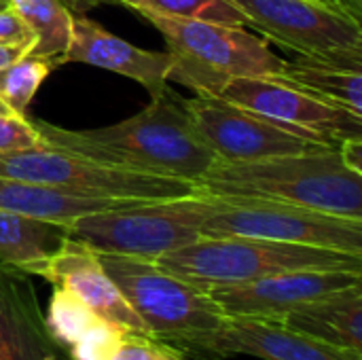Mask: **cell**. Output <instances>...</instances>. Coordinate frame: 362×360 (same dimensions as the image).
Returning <instances> with one entry per match:
<instances>
[{
    "label": "cell",
    "mask_w": 362,
    "mask_h": 360,
    "mask_svg": "<svg viewBox=\"0 0 362 360\" xmlns=\"http://www.w3.org/2000/svg\"><path fill=\"white\" fill-rule=\"evenodd\" d=\"M45 146L153 176L197 182L218 159L199 138L180 95L168 87L138 115L115 125L66 129L34 121Z\"/></svg>",
    "instance_id": "6da1fadb"
},
{
    "label": "cell",
    "mask_w": 362,
    "mask_h": 360,
    "mask_svg": "<svg viewBox=\"0 0 362 360\" xmlns=\"http://www.w3.org/2000/svg\"><path fill=\"white\" fill-rule=\"evenodd\" d=\"M214 197H259L362 221V174L337 149L272 157L248 163L216 161L197 182Z\"/></svg>",
    "instance_id": "7a4b0ae2"
},
{
    "label": "cell",
    "mask_w": 362,
    "mask_h": 360,
    "mask_svg": "<svg viewBox=\"0 0 362 360\" xmlns=\"http://www.w3.org/2000/svg\"><path fill=\"white\" fill-rule=\"evenodd\" d=\"M98 257L153 339L182 356L216 360L212 346L227 316L208 291L170 274L157 261L100 252Z\"/></svg>",
    "instance_id": "3957f363"
},
{
    "label": "cell",
    "mask_w": 362,
    "mask_h": 360,
    "mask_svg": "<svg viewBox=\"0 0 362 360\" xmlns=\"http://www.w3.org/2000/svg\"><path fill=\"white\" fill-rule=\"evenodd\" d=\"M163 36L170 53L168 81L195 89L202 95H218L240 76H278L284 59L265 38L244 25H223L180 19L153 11H140Z\"/></svg>",
    "instance_id": "277c9868"
},
{
    "label": "cell",
    "mask_w": 362,
    "mask_h": 360,
    "mask_svg": "<svg viewBox=\"0 0 362 360\" xmlns=\"http://www.w3.org/2000/svg\"><path fill=\"white\" fill-rule=\"evenodd\" d=\"M157 263L202 291L299 269L362 272L361 255L257 238L202 236L199 240L159 257Z\"/></svg>",
    "instance_id": "5b68a950"
},
{
    "label": "cell",
    "mask_w": 362,
    "mask_h": 360,
    "mask_svg": "<svg viewBox=\"0 0 362 360\" xmlns=\"http://www.w3.org/2000/svg\"><path fill=\"white\" fill-rule=\"evenodd\" d=\"M208 212L210 197L204 193L144 199L78 216L68 223V233L100 255L157 261L199 240Z\"/></svg>",
    "instance_id": "8992f818"
},
{
    "label": "cell",
    "mask_w": 362,
    "mask_h": 360,
    "mask_svg": "<svg viewBox=\"0 0 362 360\" xmlns=\"http://www.w3.org/2000/svg\"><path fill=\"white\" fill-rule=\"evenodd\" d=\"M210 197L204 238H257L362 257V221L259 197Z\"/></svg>",
    "instance_id": "52a82bcc"
},
{
    "label": "cell",
    "mask_w": 362,
    "mask_h": 360,
    "mask_svg": "<svg viewBox=\"0 0 362 360\" xmlns=\"http://www.w3.org/2000/svg\"><path fill=\"white\" fill-rule=\"evenodd\" d=\"M0 176L34 185H47L72 195L112 199H170L197 193L182 178L153 176L117 166H106L76 153L51 146L0 155Z\"/></svg>",
    "instance_id": "ba28073f"
},
{
    "label": "cell",
    "mask_w": 362,
    "mask_h": 360,
    "mask_svg": "<svg viewBox=\"0 0 362 360\" xmlns=\"http://www.w3.org/2000/svg\"><path fill=\"white\" fill-rule=\"evenodd\" d=\"M267 38L299 55L362 72V25L344 8L320 0H231Z\"/></svg>",
    "instance_id": "9c48e42d"
},
{
    "label": "cell",
    "mask_w": 362,
    "mask_h": 360,
    "mask_svg": "<svg viewBox=\"0 0 362 360\" xmlns=\"http://www.w3.org/2000/svg\"><path fill=\"white\" fill-rule=\"evenodd\" d=\"M185 108L204 144L223 163H248L284 155L339 149L305 132L276 123L221 95L197 93Z\"/></svg>",
    "instance_id": "30bf717a"
},
{
    "label": "cell",
    "mask_w": 362,
    "mask_h": 360,
    "mask_svg": "<svg viewBox=\"0 0 362 360\" xmlns=\"http://www.w3.org/2000/svg\"><path fill=\"white\" fill-rule=\"evenodd\" d=\"M218 95L337 146L344 140L362 138V115L331 104L278 76H240L229 81Z\"/></svg>",
    "instance_id": "8fae6325"
},
{
    "label": "cell",
    "mask_w": 362,
    "mask_h": 360,
    "mask_svg": "<svg viewBox=\"0 0 362 360\" xmlns=\"http://www.w3.org/2000/svg\"><path fill=\"white\" fill-rule=\"evenodd\" d=\"M354 284H362V272L299 269L244 284L216 286L208 293L227 318L282 320L293 308Z\"/></svg>",
    "instance_id": "7c38bea8"
},
{
    "label": "cell",
    "mask_w": 362,
    "mask_h": 360,
    "mask_svg": "<svg viewBox=\"0 0 362 360\" xmlns=\"http://www.w3.org/2000/svg\"><path fill=\"white\" fill-rule=\"evenodd\" d=\"M34 276L47 280L51 286L74 293L102 320L136 335H148L142 320L129 308L112 278L100 263V257L89 246L68 238L66 244L45 263ZM151 337V335H148Z\"/></svg>",
    "instance_id": "4fadbf2b"
},
{
    "label": "cell",
    "mask_w": 362,
    "mask_h": 360,
    "mask_svg": "<svg viewBox=\"0 0 362 360\" xmlns=\"http://www.w3.org/2000/svg\"><path fill=\"white\" fill-rule=\"evenodd\" d=\"M70 62L89 64L127 76L146 87L151 98L168 87V72L172 64L168 51L140 49L108 32L85 13H72V34L62 57V66Z\"/></svg>",
    "instance_id": "5bb4252c"
},
{
    "label": "cell",
    "mask_w": 362,
    "mask_h": 360,
    "mask_svg": "<svg viewBox=\"0 0 362 360\" xmlns=\"http://www.w3.org/2000/svg\"><path fill=\"white\" fill-rule=\"evenodd\" d=\"M0 360H70L40 310L32 276L0 263Z\"/></svg>",
    "instance_id": "9a60e30c"
},
{
    "label": "cell",
    "mask_w": 362,
    "mask_h": 360,
    "mask_svg": "<svg viewBox=\"0 0 362 360\" xmlns=\"http://www.w3.org/2000/svg\"><path fill=\"white\" fill-rule=\"evenodd\" d=\"M212 350L216 360L238 354L263 360H362L358 352L320 344L280 320L263 318H227Z\"/></svg>",
    "instance_id": "2e32d148"
},
{
    "label": "cell",
    "mask_w": 362,
    "mask_h": 360,
    "mask_svg": "<svg viewBox=\"0 0 362 360\" xmlns=\"http://www.w3.org/2000/svg\"><path fill=\"white\" fill-rule=\"evenodd\" d=\"M280 323L320 344L362 354V284L305 301Z\"/></svg>",
    "instance_id": "e0dca14e"
},
{
    "label": "cell",
    "mask_w": 362,
    "mask_h": 360,
    "mask_svg": "<svg viewBox=\"0 0 362 360\" xmlns=\"http://www.w3.org/2000/svg\"><path fill=\"white\" fill-rule=\"evenodd\" d=\"M132 202L136 199L72 195V193H64L47 185H34V182L0 176V210L47 219V221L70 223L78 216L100 212V210L121 208Z\"/></svg>",
    "instance_id": "ac0fdd59"
},
{
    "label": "cell",
    "mask_w": 362,
    "mask_h": 360,
    "mask_svg": "<svg viewBox=\"0 0 362 360\" xmlns=\"http://www.w3.org/2000/svg\"><path fill=\"white\" fill-rule=\"evenodd\" d=\"M70 238L68 223L0 210V263L30 276Z\"/></svg>",
    "instance_id": "d6986e66"
},
{
    "label": "cell",
    "mask_w": 362,
    "mask_h": 360,
    "mask_svg": "<svg viewBox=\"0 0 362 360\" xmlns=\"http://www.w3.org/2000/svg\"><path fill=\"white\" fill-rule=\"evenodd\" d=\"M278 79L295 87H301L331 104L344 106L356 115H362L361 70H350L346 66L312 55H299L293 62L284 59Z\"/></svg>",
    "instance_id": "ffe728a7"
},
{
    "label": "cell",
    "mask_w": 362,
    "mask_h": 360,
    "mask_svg": "<svg viewBox=\"0 0 362 360\" xmlns=\"http://www.w3.org/2000/svg\"><path fill=\"white\" fill-rule=\"evenodd\" d=\"M11 8L25 21L34 40L30 55L51 59L62 66V57L70 45L72 34V11L64 0H6Z\"/></svg>",
    "instance_id": "44dd1931"
},
{
    "label": "cell",
    "mask_w": 362,
    "mask_h": 360,
    "mask_svg": "<svg viewBox=\"0 0 362 360\" xmlns=\"http://www.w3.org/2000/svg\"><path fill=\"white\" fill-rule=\"evenodd\" d=\"M55 68L51 59L38 55H21L0 68V100L15 112L25 115L36 91Z\"/></svg>",
    "instance_id": "7402d4cb"
},
{
    "label": "cell",
    "mask_w": 362,
    "mask_h": 360,
    "mask_svg": "<svg viewBox=\"0 0 362 360\" xmlns=\"http://www.w3.org/2000/svg\"><path fill=\"white\" fill-rule=\"evenodd\" d=\"M45 320L49 325V331L53 333V337L68 352L102 318L87 303H83L74 293L53 286Z\"/></svg>",
    "instance_id": "603a6c76"
},
{
    "label": "cell",
    "mask_w": 362,
    "mask_h": 360,
    "mask_svg": "<svg viewBox=\"0 0 362 360\" xmlns=\"http://www.w3.org/2000/svg\"><path fill=\"white\" fill-rule=\"evenodd\" d=\"M142 11L223 25H246L244 13L231 0H146Z\"/></svg>",
    "instance_id": "cb8c5ba5"
},
{
    "label": "cell",
    "mask_w": 362,
    "mask_h": 360,
    "mask_svg": "<svg viewBox=\"0 0 362 360\" xmlns=\"http://www.w3.org/2000/svg\"><path fill=\"white\" fill-rule=\"evenodd\" d=\"M125 335L127 331L100 320L68 350V356L70 360H110Z\"/></svg>",
    "instance_id": "d4e9b609"
},
{
    "label": "cell",
    "mask_w": 362,
    "mask_h": 360,
    "mask_svg": "<svg viewBox=\"0 0 362 360\" xmlns=\"http://www.w3.org/2000/svg\"><path fill=\"white\" fill-rule=\"evenodd\" d=\"M40 146H45V142L28 115L0 112V155L32 151Z\"/></svg>",
    "instance_id": "484cf974"
},
{
    "label": "cell",
    "mask_w": 362,
    "mask_h": 360,
    "mask_svg": "<svg viewBox=\"0 0 362 360\" xmlns=\"http://www.w3.org/2000/svg\"><path fill=\"white\" fill-rule=\"evenodd\" d=\"M32 32L25 25V21L17 15L15 8L8 4L0 8V45H11V47H25L30 51L32 47Z\"/></svg>",
    "instance_id": "4316f807"
},
{
    "label": "cell",
    "mask_w": 362,
    "mask_h": 360,
    "mask_svg": "<svg viewBox=\"0 0 362 360\" xmlns=\"http://www.w3.org/2000/svg\"><path fill=\"white\" fill-rule=\"evenodd\" d=\"M161 346H165V344H161L148 335L127 333L121 339V344L117 346L110 360H153V356L159 352Z\"/></svg>",
    "instance_id": "83f0119b"
},
{
    "label": "cell",
    "mask_w": 362,
    "mask_h": 360,
    "mask_svg": "<svg viewBox=\"0 0 362 360\" xmlns=\"http://www.w3.org/2000/svg\"><path fill=\"white\" fill-rule=\"evenodd\" d=\"M123 4L127 8H134L136 13H140L144 6H146V0H64V4L72 11V13H87L89 8L93 6H100V4Z\"/></svg>",
    "instance_id": "f1b7e54d"
},
{
    "label": "cell",
    "mask_w": 362,
    "mask_h": 360,
    "mask_svg": "<svg viewBox=\"0 0 362 360\" xmlns=\"http://www.w3.org/2000/svg\"><path fill=\"white\" fill-rule=\"evenodd\" d=\"M339 155L344 159L346 166H350L352 170L361 172L362 174V163H361V153H362V138H354V140H344L339 142Z\"/></svg>",
    "instance_id": "f546056e"
},
{
    "label": "cell",
    "mask_w": 362,
    "mask_h": 360,
    "mask_svg": "<svg viewBox=\"0 0 362 360\" xmlns=\"http://www.w3.org/2000/svg\"><path fill=\"white\" fill-rule=\"evenodd\" d=\"M28 49L25 47H11V45H0V68H4L6 64H11L13 59L25 55Z\"/></svg>",
    "instance_id": "4dcf8cb0"
},
{
    "label": "cell",
    "mask_w": 362,
    "mask_h": 360,
    "mask_svg": "<svg viewBox=\"0 0 362 360\" xmlns=\"http://www.w3.org/2000/svg\"><path fill=\"white\" fill-rule=\"evenodd\" d=\"M337 4L346 11V13H350L352 17H356V19H361L362 15V0H337Z\"/></svg>",
    "instance_id": "1f68e13d"
},
{
    "label": "cell",
    "mask_w": 362,
    "mask_h": 360,
    "mask_svg": "<svg viewBox=\"0 0 362 360\" xmlns=\"http://www.w3.org/2000/svg\"><path fill=\"white\" fill-rule=\"evenodd\" d=\"M153 360H185L182 354H178L174 348H170V346H161L159 348V352L153 356Z\"/></svg>",
    "instance_id": "d6a6232c"
},
{
    "label": "cell",
    "mask_w": 362,
    "mask_h": 360,
    "mask_svg": "<svg viewBox=\"0 0 362 360\" xmlns=\"http://www.w3.org/2000/svg\"><path fill=\"white\" fill-rule=\"evenodd\" d=\"M0 112H13V110H11V108H8V106H6V104L0 100Z\"/></svg>",
    "instance_id": "836d02e7"
},
{
    "label": "cell",
    "mask_w": 362,
    "mask_h": 360,
    "mask_svg": "<svg viewBox=\"0 0 362 360\" xmlns=\"http://www.w3.org/2000/svg\"><path fill=\"white\" fill-rule=\"evenodd\" d=\"M320 2H329V4H335V6H339V4H337V0H320ZM339 8H341V6H339Z\"/></svg>",
    "instance_id": "e575fe53"
},
{
    "label": "cell",
    "mask_w": 362,
    "mask_h": 360,
    "mask_svg": "<svg viewBox=\"0 0 362 360\" xmlns=\"http://www.w3.org/2000/svg\"><path fill=\"white\" fill-rule=\"evenodd\" d=\"M6 4H8V2H2V0H0V8H2V6H6Z\"/></svg>",
    "instance_id": "d590c367"
},
{
    "label": "cell",
    "mask_w": 362,
    "mask_h": 360,
    "mask_svg": "<svg viewBox=\"0 0 362 360\" xmlns=\"http://www.w3.org/2000/svg\"><path fill=\"white\" fill-rule=\"evenodd\" d=\"M2 2H6V0H2Z\"/></svg>",
    "instance_id": "8d00e7d4"
}]
</instances>
